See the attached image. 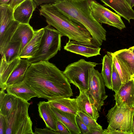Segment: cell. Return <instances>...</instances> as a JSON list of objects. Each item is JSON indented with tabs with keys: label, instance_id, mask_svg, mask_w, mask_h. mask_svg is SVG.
Masks as SVG:
<instances>
[{
	"label": "cell",
	"instance_id": "17",
	"mask_svg": "<svg viewBox=\"0 0 134 134\" xmlns=\"http://www.w3.org/2000/svg\"><path fill=\"white\" fill-rule=\"evenodd\" d=\"M34 33V30L29 24L20 23L13 34L10 42H21V52L32 38Z\"/></svg>",
	"mask_w": 134,
	"mask_h": 134
},
{
	"label": "cell",
	"instance_id": "13",
	"mask_svg": "<svg viewBox=\"0 0 134 134\" xmlns=\"http://www.w3.org/2000/svg\"><path fill=\"white\" fill-rule=\"evenodd\" d=\"M36 6L33 0H26L13 9L14 20L20 23L29 24Z\"/></svg>",
	"mask_w": 134,
	"mask_h": 134
},
{
	"label": "cell",
	"instance_id": "46",
	"mask_svg": "<svg viewBox=\"0 0 134 134\" xmlns=\"http://www.w3.org/2000/svg\"></svg>",
	"mask_w": 134,
	"mask_h": 134
},
{
	"label": "cell",
	"instance_id": "9",
	"mask_svg": "<svg viewBox=\"0 0 134 134\" xmlns=\"http://www.w3.org/2000/svg\"><path fill=\"white\" fill-rule=\"evenodd\" d=\"M88 85L89 92L100 111L108 96L106 94L105 86L101 73L94 67L90 68L88 70Z\"/></svg>",
	"mask_w": 134,
	"mask_h": 134
},
{
	"label": "cell",
	"instance_id": "26",
	"mask_svg": "<svg viewBox=\"0 0 134 134\" xmlns=\"http://www.w3.org/2000/svg\"><path fill=\"white\" fill-rule=\"evenodd\" d=\"M13 9L9 5H0V36L14 20Z\"/></svg>",
	"mask_w": 134,
	"mask_h": 134
},
{
	"label": "cell",
	"instance_id": "23",
	"mask_svg": "<svg viewBox=\"0 0 134 134\" xmlns=\"http://www.w3.org/2000/svg\"><path fill=\"white\" fill-rule=\"evenodd\" d=\"M121 62L132 77L134 74V55L129 49H121L113 53Z\"/></svg>",
	"mask_w": 134,
	"mask_h": 134
},
{
	"label": "cell",
	"instance_id": "39",
	"mask_svg": "<svg viewBox=\"0 0 134 134\" xmlns=\"http://www.w3.org/2000/svg\"><path fill=\"white\" fill-rule=\"evenodd\" d=\"M104 130L103 129L95 128L90 130V134H103Z\"/></svg>",
	"mask_w": 134,
	"mask_h": 134
},
{
	"label": "cell",
	"instance_id": "1",
	"mask_svg": "<svg viewBox=\"0 0 134 134\" xmlns=\"http://www.w3.org/2000/svg\"><path fill=\"white\" fill-rule=\"evenodd\" d=\"M24 80L36 92L37 97L48 101L60 98H70L73 95L70 83L63 71L48 61L31 64Z\"/></svg>",
	"mask_w": 134,
	"mask_h": 134
},
{
	"label": "cell",
	"instance_id": "31",
	"mask_svg": "<svg viewBox=\"0 0 134 134\" xmlns=\"http://www.w3.org/2000/svg\"><path fill=\"white\" fill-rule=\"evenodd\" d=\"M111 83V90L115 93H117L120 89L122 83L119 75L113 63L112 65Z\"/></svg>",
	"mask_w": 134,
	"mask_h": 134
},
{
	"label": "cell",
	"instance_id": "37",
	"mask_svg": "<svg viewBox=\"0 0 134 134\" xmlns=\"http://www.w3.org/2000/svg\"><path fill=\"white\" fill-rule=\"evenodd\" d=\"M5 124L3 116L0 114V134H4Z\"/></svg>",
	"mask_w": 134,
	"mask_h": 134
},
{
	"label": "cell",
	"instance_id": "33",
	"mask_svg": "<svg viewBox=\"0 0 134 134\" xmlns=\"http://www.w3.org/2000/svg\"><path fill=\"white\" fill-rule=\"evenodd\" d=\"M57 132L59 134H70L65 126L61 122L57 120L56 121Z\"/></svg>",
	"mask_w": 134,
	"mask_h": 134
},
{
	"label": "cell",
	"instance_id": "18",
	"mask_svg": "<svg viewBox=\"0 0 134 134\" xmlns=\"http://www.w3.org/2000/svg\"><path fill=\"white\" fill-rule=\"evenodd\" d=\"M48 102L50 106L65 112L77 115L80 111L76 98L62 97Z\"/></svg>",
	"mask_w": 134,
	"mask_h": 134
},
{
	"label": "cell",
	"instance_id": "27",
	"mask_svg": "<svg viewBox=\"0 0 134 134\" xmlns=\"http://www.w3.org/2000/svg\"><path fill=\"white\" fill-rule=\"evenodd\" d=\"M19 24L14 20L0 36V53L2 56Z\"/></svg>",
	"mask_w": 134,
	"mask_h": 134
},
{
	"label": "cell",
	"instance_id": "14",
	"mask_svg": "<svg viewBox=\"0 0 134 134\" xmlns=\"http://www.w3.org/2000/svg\"><path fill=\"white\" fill-rule=\"evenodd\" d=\"M100 0L129 23H130L131 20H134V10L125 0Z\"/></svg>",
	"mask_w": 134,
	"mask_h": 134
},
{
	"label": "cell",
	"instance_id": "10",
	"mask_svg": "<svg viewBox=\"0 0 134 134\" xmlns=\"http://www.w3.org/2000/svg\"><path fill=\"white\" fill-rule=\"evenodd\" d=\"M64 48L67 51L87 58L100 55L101 48L92 41L87 43L69 40Z\"/></svg>",
	"mask_w": 134,
	"mask_h": 134
},
{
	"label": "cell",
	"instance_id": "12",
	"mask_svg": "<svg viewBox=\"0 0 134 134\" xmlns=\"http://www.w3.org/2000/svg\"><path fill=\"white\" fill-rule=\"evenodd\" d=\"M118 105L133 107L134 97V77L122 83L118 91L113 95Z\"/></svg>",
	"mask_w": 134,
	"mask_h": 134
},
{
	"label": "cell",
	"instance_id": "16",
	"mask_svg": "<svg viewBox=\"0 0 134 134\" xmlns=\"http://www.w3.org/2000/svg\"><path fill=\"white\" fill-rule=\"evenodd\" d=\"M6 90L7 93L27 102L32 98L37 97L36 92L24 80L8 87Z\"/></svg>",
	"mask_w": 134,
	"mask_h": 134
},
{
	"label": "cell",
	"instance_id": "2",
	"mask_svg": "<svg viewBox=\"0 0 134 134\" xmlns=\"http://www.w3.org/2000/svg\"><path fill=\"white\" fill-rule=\"evenodd\" d=\"M90 0H58L51 4L71 19L83 25L89 31L92 42L99 46L106 40L107 31L94 18Z\"/></svg>",
	"mask_w": 134,
	"mask_h": 134
},
{
	"label": "cell",
	"instance_id": "38",
	"mask_svg": "<svg viewBox=\"0 0 134 134\" xmlns=\"http://www.w3.org/2000/svg\"><path fill=\"white\" fill-rule=\"evenodd\" d=\"M26 0H12L9 6L14 9L16 6Z\"/></svg>",
	"mask_w": 134,
	"mask_h": 134
},
{
	"label": "cell",
	"instance_id": "22",
	"mask_svg": "<svg viewBox=\"0 0 134 134\" xmlns=\"http://www.w3.org/2000/svg\"><path fill=\"white\" fill-rule=\"evenodd\" d=\"M21 58L18 57L12 61L7 62L3 55L0 61V87L2 89L7 80L17 66Z\"/></svg>",
	"mask_w": 134,
	"mask_h": 134
},
{
	"label": "cell",
	"instance_id": "7",
	"mask_svg": "<svg viewBox=\"0 0 134 134\" xmlns=\"http://www.w3.org/2000/svg\"><path fill=\"white\" fill-rule=\"evenodd\" d=\"M134 115L133 107L118 105L116 104L108 111L106 115L108 130L118 129L132 134V125Z\"/></svg>",
	"mask_w": 134,
	"mask_h": 134
},
{
	"label": "cell",
	"instance_id": "30",
	"mask_svg": "<svg viewBox=\"0 0 134 134\" xmlns=\"http://www.w3.org/2000/svg\"><path fill=\"white\" fill-rule=\"evenodd\" d=\"M90 130L95 128L102 129V127L92 118L79 111L77 115Z\"/></svg>",
	"mask_w": 134,
	"mask_h": 134
},
{
	"label": "cell",
	"instance_id": "4",
	"mask_svg": "<svg viewBox=\"0 0 134 134\" xmlns=\"http://www.w3.org/2000/svg\"><path fill=\"white\" fill-rule=\"evenodd\" d=\"M30 103L19 98L18 101L8 115L3 116L4 134H34L28 109Z\"/></svg>",
	"mask_w": 134,
	"mask_h": 134
},
{
	"label": "cell",
	"instance_id": "24",
	"mask_svg": "<svg viewBox=\"0 0 134 134\" xmlns=\"http://www.w3.org/2000/svg\"><path fill=\"white\" fill-rule=\"evenodd\" d=\"M0 114L3 116L9 114L17 103L19 98L11 94L1 90Z\"/></svg>",
	"mask_w": 134,
	"mask_h": 134
},
{
	"label": "cell",
	"instance_id": "5",
	"mask_svg": "<svg viewBox=\"0 0 134 134\" xmlns=\"http://www.w3.org/2000/svg\"><path fill=\"white\" fill-rule=\"evenodd\" d=\"M44 29L38 50L34 56L27 59L30 64L41 61H48L60 50L62 36L59 32L49 25Z\"/></svg>",
	"mask_w": 134,
	"mask_h": 134
},
{
	"label": "cell",
	"instance_id": "29",
	"mask_svg": "<svg viewBox=\"0 0 134 134\" xmlns=\"http://www.w3.org/2000/svg\"><path fill=\"white\" fill-rule=\"evenodd\" d=\"M107 53L111 58L113 63L120 77L122 83L127 82L132 78L130 73L113 53L107 52Z\"/></svg>",
	"mask_w": 134,
	"mask_h": 134
},
{
	"label": "cell",
	"instance_id": "32",
	"mask_svg": "<svg viewBox=\"0 0 134 134\" xmlns=\"http://www.w3.org/2000/svg\"><path fill=\"white\" fill-rule=\"evenodd\" d=\"M76 121L78 126L81 131V134H90L89 128L84 123L77 115L76 117Z\"/></svg>",
	"mask_w": 134,
	"mask_h": 134
},
{
	"label": "cell",
	"instance_id": "42",
	"mask_svg": "<svg viewBox=\"0 0 134 134\" xmlns=\"http://www.w3.org/2000/svg\"><path fill=\"white\" fill-rule=\"evenodd\" d=\"M132 134H134V115L132 119Z\"/></svg>",
	"mask_w": 134,
	"mask_h": 134
},
{
	"label": "cell",
	"instance_id": "41",
	"mask_svg": "<svg viewBox=\"0 0 134 134\" xmlns=\"http://www.w3.org/2000/svg\"><path fill=\"white\" fill-rule=\"evenodd\" d=\"M132 8L134 6V0H125Z\"/></svg>",
	"mask_w": 134,
	"mask_h": 134
},
{
	"label": "cell",
	"instance_id": "34",
	"mask_svg": "<svg viewBox=\"0 0 134 134\" xmlns=\"http://www.w3.org/2000/svg\"><path fill=\"white\" fill-rule=\"evenodd\" d=\"M35 134H59L58 132L55 131L51 129H48V128L41 129L35 128Z\"/></svg>",
	"mask_w": 134,
	"mask_h": 134
},
{
	"label": "cell",
	"instance_id": "8",
	"mask_svg": "<svg viewBox=\"0 0 134 134\" xmlns=\"http://www.w3.org/2000/svg\"><path fill=\"white\" fill-rule=\"evenodd\" d=\"M90 8L95 19L100 24H104L121 30L126 27L121 16L105 8L95 0H90Z\"/></svg>",
	"mask_w": 134,
	"mask_h": 134
},
{
	"label": "cell",
	"instance_id": "44",
	"mask_svg": "<svg viewBox=\"0 0 134 134\" xmlns=\"http://www.w3.org/2000/svg\"><path fill=\"white\" fill-rule=\"evenodd\" d=\"M133 108H134V100H133Z\"/></svg>",
	"mask_w": 134,
	"mask_h": 134
},
{
	"label": "cell",
	"instance_id": "20",
	"mask_svg": "<svg viewBox=\"0 0 134 134\" xmlns=\"http://www.w3.org/2000/svg\"><path fill=\"white\" fill-rule=\"evenodd\" d=\"M40 116L49 129L57 132L56 121L57 120L51 110L48 102L40 101L37 104Z\"/></svg>",
	"mask_w": 134,
	"mask_h": 134
},
{
	"label": "cell",
	"instance_id": "43",
	"mask_svg": "<svg viewBox=\"0 0 134 134\" xmlns=\"http://www.w3.org/2000/svg\"><path fill=\"white\" fill-rule=\"evenodd\" d=\"M132 53L134 54V46L129 48Z\"/></svg>",
	"mask_w": 134,
	"mask_h": 134
},
{
	"label": "cell",
	"instance_id": "6",
	"mask_svg": "<svg viewBox=\"0 0 134 134\" xmlns=\"http://www.w3.org/2000/svg\"><path fill=\"white\" fill-rule=\"evenodd\" d=\"M97 64L81 59L69 64L63 73L70 83L77 87L79 91L88 90V70L95 67Z\"/></svg>",
	"mask_w": 134,
	"mask_h": 134
},
{
	"label": "cell",
	"instance_id": "15",
	"mask_svg": "<svg viewBox=\"0 0 134 134\" xmlns=\"http://www.w3.org/2000/svg\"><path fill=\"white\" fill-rule=\"evenodd\" d=\"M50 108L57 120L65 126L70 134H81L76 121L77 115L62 111L51 106Z\"/></svg>",
	"mask_w": 134,
	"mask_h": 134
},
{
	"label": "cell",
	"instance_id": "21",
	"mask_svg": "<svg viewBox=\"0 0 134 134\" xmlns=\"http://www.w3.org/2000/svg\"><path fill=\"white\" fill-rule=\"evenodd\" d=\"M44 31V28L34 30L32 38L20 54L19 57L20 58L28 59L34 56L39 49Z\"/></svg>",
	"mask_w": 134,
	"mask_h": 134
},
{
	"label": "cell",
	"instance_id": "19",
	"mask_svg": "<svg viewBox=\"0 0 134 134\" xmlns=\"http://www.w3.org/2000/svg\"><path fill=\"white\" fill-rule=\"evenodd\" d=\"M30 65L27 59H21L20 62L9 77L3 88L1 90L5 91L8 87L23 81L26 72Z\"/></svg>",
	"mask_w": 134,
	"mask_h": 134
},
{
	"label": "cell",
	"instance_id": "35",
	"mask_svg": "<svg viewBox=\"0 0 134 134\" xmlns=\"http://www.w3.org/2000/svg\"><path fill=\"white\" fill-rule=\"evenodd\" d=\"M36 6L47 4H52L58 0H33Z\"/></svg>",
	"mask_w": 134,
	"mask_h": 134
},
{
	"label": "cell",
	"instance_id": "40",
	"mask_svg": "<svg viewBox=\"0 0 134 134\" xmlns=\"http://www.w3.org/2000/svg\"><path fill=\"white\" fill-rule=\"evenodd\" d=\"M12 0H0V5H9Z\"/></svg>",
	"mask_w": 134,
	"mask_h": 134
},
{
	"label": "cell",
	"instance_id": "28",
	"mask_svg": "<svg viewBox=\"0 0 134 134\" xmlns=\"http://www.w3.org/2000/svg\"><path fill=\"white\" fill-rule=\"evenodd\" d=\"M21 42L20 41L9 43L2 55L4 56L7 62H10L19 57L21 52Z\"/></svg>",
	"mask_w": 134,
	"mask_h": 134
},
{
	"label": "cell",
	"instance_id": "3",
	"mask_svg": "<svg viewBox=\"0 0 134 134\" xmlns=\"http://www.w3.org/2000/svg\"><path fill=\"white\" fill-rule=\"evenodd\" d=\"M39 10L48 25L55 28L62 36L82 42H92L90 33L83 25L64 15L51 4L41 5Z\"/></svg>",
	"mask_w": 134,
	"mask_h": 134
},
{
	"label": "cell",
	"instance_id": "11",
	"mask_svg": "<svg viewBox=\"0 0 134 134\" xmlns=\"http://www.w3.org/2000/svg\"><path fill=\"white\" fill-rule=\"evenodd\" d=\"M76 98L80 111L97 121L99 116L98 107L88 90L80 91Z\"/></svg>",
	"mask_w": 134,
	"mask_h": 134
},
{
	"label": "cell",
	"instance_id": "45",
	"mask_svg": "<svg viewBox=\"0 0 134 134\" xmlns=\"http://www.w3.org/2000/svg\"><path fill=\"white\" fill-rule=\"evenodd\" d=\"M133 77H134V75H133Z\"/></svg>",
	"mask_w": 134,
	"mask_h": 134
},
{
	"label": "cell",
	"instance_id": "36",
	"mask_svg": "<svg viewBox=\"0 0 134 134\" xmlns=\"http://www.w3.org/2000/svg\"><path fill=\"white\" fill-rule=\"evenodd\" d=\"M128 134L126 132L118 129L108 130L106 129L104 130L103 134Z\"/></svg>",
	"mask_w": 134,
	"mask_h": 134
},
{
	"label": "cell",
	"instance_id": "25",
	"mask_svg": "<svg viewBox=\"0 0 134 134\" xmlns=\"http://www.w3.org/2000/svg\"><path fill=\"white\" fill-rule=\"evenodd\" d=\"M113 64L111 58L108 55L106 54L103 57L102 60V69L101 73L105 86L110 90L112 89Z\"/></svg>",
	"mask_w": 134,
	"mask_h": 134
}]
</instances>
